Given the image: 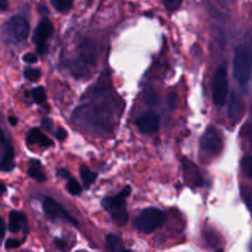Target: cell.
<instances>
[{"mask_svg": "<svg viewBox=\"0 0 252 252\" xmlns=\"http://www.w3.org/2000/svg\"><path fill=\"white\" fill-rule=\"evenodd\" d=\"M66 189H68L69 193L73 194V196H79V194L81 193V186L79 185V182L74 179L69 180L68 187H66Z\"/></svg>", "mask_w": 252, "mask_h": 252, "instance_id": "obj_20", "label": "cell"}, {"mask_svg": "<svg viewBox=\"0 0 252 252\" xmlns=\"http://www.w3.org/2000/svg\"><path fill=\"white\" fill-rule=\"evenodd\" d=\"M248 137L252 145V106H251V112H250V120L248 123Z\"/></svg>", "mask_w": 252, "mask_h": 252, "instance_id": "obj_29", "label": "cell"}, {"mask_svg": "<svg viewBox=\"0 0 252 252\" xmlns=\"http://www.w3.org/2000/svg\"><path fill=\"white\" fill-rule=\"evenodd\" d=\"M24 75H25V78L29 79V80L36 81V80H38V78L41 76V71H39L38 69L29 68V69H26V70H25Z\"/></svg>", "mask_w": 252, "mask_h": 252, "instance_id": "obj_22", "label": "cell"}, {"mask_svg": "<svg viewBox=\"0 0 252 252\" xmlns=\"http://www.w3.org/2000/svg\"><path fill=\"white\" fill-rule=\"evenodd\" d=\"M165 221V214L158 208L144 209L134 219L135 229L144 234H150L162 225Z\"/></svg>", "mask_w": 252, "mask_h": 252, "instance_id": "obj_3", "label": "cell"}, {"mask_svg": "<svg viewBox=\"0 0 252 252\" xmlns=\"http://www.w3.org/2000/svg\"><path fill=\"white\" fill-rule=\"evenodd\" d=\"M80 176L81 179H83L84 184H85L86 187H90V185L93 184L94 181L96 180V177H97V175L95 174V172L91 171L89 167L86 166H81L80 169Z\"/></svg>", "mask_w": 252, "mask_h": 252, "instance_id": "obj_17", "label": "cell"}, {"mask_svg": "<svg viewBox=\"0 0 252 252\" xmlns=\"http://www.w3.org/2000/svg\"><path fill=\"white\" fill-rule=\"evenodd\" d=\"M184 169L185 174H186V179L189 180V182H192L194 186H202V185H203V179H202L198 169H197L191 161L184 159Z\"/></svg>", "mask_w": 252, "mask_h": 252, "instance_id": "obj_12", "label": "cell"}, {"mask_svg": "<svg viewBox=\"0 0 252 252\" xmlns=\"http://www.w3.org/2000/svg\"><path fill=\"white\" fill-rule=\"evenodd\" d=\"M1 143L4 149H2V158L1 162H0V166H1L2 171H10L14 167V148H12L11 143L5 140V137L1 138Z\"/></svg>", "mask_w": 252, "mask_h": 252, "instance_id": "obj_10", "label": "cell"}, {"mask_svg": "<svg viewBox=\"0 0 252 252\" xmlns=\"http://www.w3.org/2000/svg\"><path fill=\"white\" fill-rule=\"evenodd\" d=\"M24 229L25 234L27 233V219L26 216L21 212L12 211L9 214V230L11 233H17V231Z\"/></svg>", "mask_w": 252, "mask_h": 252, "instance_id": "obj_11", "label": "cell"}, {"mask_svg": "<svg viewBox=\"0 0 252 252\" xmlns=\"http://www.w3.org/2000/svg\"><path fill=\"white\" fill-rule=\"evenodd\" d=\"M228 96V75L224 65H220L214 75L213 81V100L217 106H223Z\"/></svg>", "mask_w": 252, "mask_h": 252, "instance_id": "obj_5", "label": "cell"}, {"mask_svg": "<svg viewBox=\"0 0 252 252\" xmlns=\"http://www.w3.org/2000/svg\"><path fill=\"white\" fill-rule=\"evenodd\" d=\"M52 126H53V123H52V121L49 120V118H43V120H42V127H44L46 129L51 130Z\"/></svg>", "mask_w": 252, "mask_h": 252, "instance_id": "obj_30", "label": "cell"}, {"mask_svg": "<svg viewBox=\"0 0 252 252\" xmlns=\"http://www.w3.org/2000/svg\"><path fill=\"white\" fill-rule=\"evenodd\" d=\"M201 145L204 152L212 155H218L223 149V139H221L220 133L214 128H208L202 137Z\"/></svg>", "mask_w": 252, "mask_h": 252, "instance_id": "obj_7", "label": "cell"}, {"mask_svg": "<svg viewBox=\"0 0 252 252\" xmlns=\"http://www.w3.org/2000/svg\"><path fill=\"white\" fill-rule=\"evenodd\" d=\"M58 175H59V176H61V177H63V179H69V180L71 179L70 174H69V172L66 171L65 169H59V170H58Z\"/></svg>", "mask_w": 252, "mask_h": 252, "instance_id": "obj_31", "label": "cell"}, {"mask_svg": "<svg viewBox=\"0 0 252 252\" xmlns=\"http://www.w3.org/2000/svg\"><path fill=\"white\" fill-rule=\"evenodd\" d=\"M24 61L26 62V63L33 64V63H36V62H37V57L34 56V54H32V53H26L24 56Z\"/></svg>", "mask_w": 252, "mask_h": 252, "instance_id": "obj_28", "label": "cell"}, {"mask_svg": "<svg viewBox=\"0 0 252 252\" xmlns=\"http://www.w3.org/2000/svg\"><path fill=\"white\" fill-rule=\"evenodd\" d=\"M118 252H132V251H130V250H125V249H122V250L118 251Z\"/></svg>", "mask_w": 252, "mask_h": 252, "instance_id": "obj_35", "label": "cell"}, {"mask_svg": "<svg viewBox=\"0 0 252 252\" xmlns=\"http://www.w3.org/2000/svg\"><path fill=\"white\" fill-rule=\"evenodd\" d=\"M7 7V1L6 0H1V10H6Z\"/></svg>", "mask_w": 252, "mask_h": 252, "instance_id": "obj_34", "label": "cell"}, {"mask_svg": "<svg viewBox=\"0 0 252 252\" xmlns=\"http://www.w3.org/2000/svg\"><path fill=\"white\" fill-rule=\"evenodd\" d=\"M130 194V187L127 186L115 197H106L102 199V207L112 216L117 225L123 226L128 221V212L126 209V198Z\"/></svg>", "mask_w": 252, "mask_h": 252, "instance_id": "obj_2", "label": "cell"}, {"mask_svg": "<svg viewBox=\"0 0 252 252\" xmlns=\"http://www.w3.org/2000/svg\"><path fill=\"white\" fill-rule=\"evenodd\" d=\"M30 25L27 20L22 16H14L5 24L4 34L7 41L19 43L29 37Z\"/></svg>", "mask_w": 252, "mask_h": 252, "instance_id": "obj_4", "label": "cell"}, {"mask_svg": "<svg viewBox=\"0 0 252 252\" xmlns=\"http://www.w3.org/2000/svg\"><path fill=\"white\" fill-rule=\"evenodd\" d=\"M176 102H177V94L176 93L169 94V96H167V103H169L170 108L176 107Z\"/></svg>", "mask_w": 252, "mask_h": 252, "instance_id": "obj_26", "label": "cell"}, {"mask_svg": "<svg viewBox=\"0 0 252 252\" xmlns=\"http://www.w3.org/2000/svg\"><path fill=\"white\" fill-rule=\"evenodd\" d=\"M9 123L11 126H16L17 125V120L14 117V116H10V117H9Z\"/></svg>", "mask_w": 252, "mask_h": 252, "instance_id": "obj_33", "label": "cell"}, {"mask_svg": "<svg viewBox=\"0 0 252 252\" xmlns=\"http://www.w3.org/2000/svg\"><path fill=\"white\" fill-rule=\"evenodd\" d=\"M53 33V25L48 19L41 20L37 29L33 32V42L37 44V52L44 53L46 52V41Z\"/></svg>", "mask_w": 252, "mask_h": 252, "instance_id": "obj_8", "label": "cell"}, {"mask_svg": "<svg viewBox=\"0 0 252 252\" xmlns=\"http://www.w3.org/2000/svg\"><path fill=\"white\" fill-rule=\"evenodd\" d=\"M27 143L29 144H38L44 148L53 145V142L48 137H46L38 128H33V129L30 130L29 135H27Z\"/></svg>", "mask_w": 252, "mask_h": 252, "instance_id": "obj_13", "label": "cell"}, {"mask_svg": "<svg viewBox=\"0 0 252 252\" xmlns=\"http://www.w3.org/2000/svg\"><path fill=\"white\" fill-rule=\"evenodd\" d=\"M241 110V101L240 97L236 93L231 94V97L229 100V107H228V115L229 117H236L240 113Z\"/></svg>", "mask_w": 252, "mask_h": 252, "instance_id": "obj_15", "label": "cell"}, {"mask_svg": "<svg viewBox=\"0 0 252 252\" xmlns=\"http://www.w3.org/2000/svg\"><path fill=\"white\" fill-rule=\"evenodd\" d=\"M56 137L59 142H63V140H65L66 137H68V133H66V130L64 129V128H59L56 133Z\"/></svg>", "mask_w": 252, "mask_h": 252, "instance_id": "obj_27", "label": "cell"}, {"mask_svg": "<svg viewBox=\"0 0 252 252\" xmlns=\"http://www.w3.org/2000/svg\"><path fill=\"white\" fill-rule=\"evenodd\" d=\"M21 244V241L16 240V239H9V240H6V243H5V249H6V250H11V249L20 248Z\"/></svg>", "mask_w": 252, "mask_h": 252, "instance_id": "obj_25", "label": "cell"}, {"mask_svg": "<svg viewBox=\"0 0 252 252\" xmlns=\"http://www.w3.org/2000/svg\"><path fill=\"white\" fill-rule=\"evenodd\" d=\"M29 176L38 182L46 181V176H44L43 171L41 169V162L36 161V160H31L29 167Z\"/></svg>", "mask_w": 252, "mask_h": 252, "instance_id": "obj_14", "label": "cell"}, {"mask_svg": "<svg viewBox=\"0 0 252 252\" xmlns=\"http://www.w3.org/2000/svg\"><path fill=\"white\" fill-rule=\"evenodd\" d=\"M106 244H107V248L108 250L111 252H118L123 249L122 246V240L118 235L116 234H108L106 236Z\"/></svg>", "mask_w": 252, "mask_h": 252, "instance_id": "obj_16", "label": "cell"}, {"mask_svg": "<svg viewBox=\"0 0 252 252\" xmlns=\"http://www.w3.org/2000/svg\"><path fill=\"white\" fill-rule=\"evenodd\" d=\"M43 209L44 213L47 214V217L51 219H61V220H65L68 223L73 224L74 226H78V220H76L74 217H71L69 214V212H66L65 209L63 208V206L58 203V202L54 201L53 198H44L43 201Z\"/></svg>", "mask_w": 252, "mask_h": 252, "instance_id": "obj_6", "label": "cell"}, {"mask_svg": "<svg viewBox=\"0 0 252 252\" xmlns=\"http://www.w3.org/2000/svg\"><path fill=\"white\" fill-rule=\"evenodd\" d=\"M137 127L145 134H153L159 130L160 117L155 112H145L138 118Z\"/></svg>", "mask_w": 252, "mask_h": 252, "instance_id": "obj_9", "label": "cell"}, {"mask_svg": "<svg viewBox=\"0 0 252 252\" xmlns=\"http://www.w3.org/2000/svg\"><path fill=\"white\" fill-rule=\"evenodd\" d=\"M54 244H56V246L58 249H61V250H63L64 248H65V241L63 240H59V239H57L56 241H54Z\"/></svg>", "mask_w": 252, "mask_h": 252, "instance_id": "obj_32", "label": "cell"}, {"mask_svg": "<svg viewBox=\"0 0 252 252\" xmlns=\"http://www.w3.org/2000/svg\"><path fill=\"white\" fill-rule=\"evenodd\" d=\"M51 4L58 11H68L73 6V0H51Z\"/></svg>", "mask_w": 252, "mask_h": 252, "instance_id": "obj_18", "label": "cell"}, {"mask_svg": "<svg viewBox=\"0 0 252 252\" xmlns=\"http://www.w3.org/2000/svg\"><path fill=\"white\" fill-rule=\"evenodd\" d=\"M32 98L36 103H44L47 100V95H46V90H44L42 86H38V88H34L32 90Z\"/></svg>", "mask_w": 252, "mask_h": 252, "instance_id": "obj_19", "label": "cell"}, {"mask_svg": "<svg viewBox=\"0 0 252 252\" xmlns=\"http://www.w3.org/2000/svg\"><path fill=\"white\" fill-rule=\"evenodd\" d=\"M165 7L170 11H174V10L179 9L180 5H181V0H162Z\"/></svg>", "mask_w": 252, "mask_h": 252, "instance_id": "obj_24", "label": "cell"}, {"mask_svg": "<svg viewBox=\"0 0 252 252\" xmlns=\"http://www.w3.org/2000/svg\"><path fill=\"white\" fill-rule=\"evenodd\" d=\"M241 166H243V171L245 172L246 176L252 179V155L251 157H246L245 159L243 160Z\"/></svg>", "mask_w": 252, "mask_h": 252, "instance_id": "obj_21", "label": "cell"}, {"mask_svg": "<svg viewBox=\"0 0 252 252\" xmlns=\"http://www.w3.org/2000/svg\"><path fill=\"white\" fill-rule=\"evenodd\" d=\"M204 238H206V241L211 246H216L217 244H218V241H219L217 234L213 233V231H209V230L204 233Z\"/></svg>", "mask_w": 252, "mask_h": 252, "instance_id": "obj_23", "label": "cell"}, {"mask_svg": "<svg viewBox=\"0 0 252 252\" xmlns=\"http://www.w3.org/2000/svg\"><path fill=\"white\" fill-rule=\"evenodd\" d=\"M234 76L240 85L250 80L252 71V51L248 44H239L234 52Z\"/></svg>", "mask_w": 252, "mask_h": 252, "instance_id": "obj_1", "label": "cell"}]
</instances>
